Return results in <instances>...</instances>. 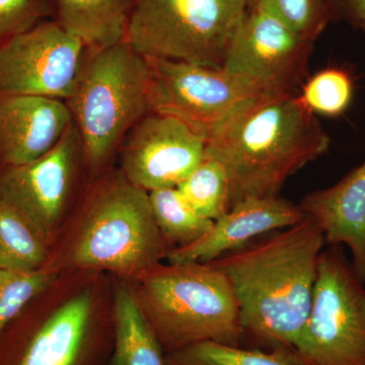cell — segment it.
Returning a JSON list of instances; mask_svg holds the SVG:
<instances>
[{
  "instance_id": "27",
  "label": "cell",
  "mask_w": 365,
  "mask_h": 365,
  "mask_svg": "<svg viewBox=\"0 0 365 365\" xmlns=\"http://www.w3.org/2000/svg\"><path fill=\"white\" fill-rule=\"evenodd\" d=\"M345 2L355 20L365 30V0H345Z\"/></svg>"
},
{
  "instance_id": "12",
  "label": "cell",
  "mask_w": 365,
  "mask_h": 365,
  "mask_svg": "<svg viewBox=\"0 0 365 365\" xmlns=\"http://www.w3.org/2000/svg\"><path fill=\"white\" fill-rule=\"evenodd\" d=\"M228 45L222 68L268 91H294L306 78L313 42L252 2Z\"/></svg>"
},
{
  "instance_id": "21",
  "label": "cell",
  "mask_w": 365,
  "mask_h": 365,
  "mask_svg": "<svg viewBox=\"0 0 365 365\" xmlns=\"http://www.w3.org/2000/svg\"><path fill=\"white\" fill-rule=\"evenodd\" d=\"M165 365H299L292 351L202 342L165 355Z\"/></svg>"
},
{
  "instance_id": "17",
  "label": "cell",
  "mask_w": 365,
  "mask_h": 365,
  "mask_svg": "<svg viewBox=\"0 0 365 365\" xmlns=\"http://www.w3.org/2000/svg\"><path fill=\"white\" fill-rule=\"evenodd\" d=\"M55 21L88 48L125 41L137 0H49Z\"/></svg>"
},
{
  "instance_id": "23",
  "label": "cell",
  "mask_w": 365,
  "mask_h": 365,
  "mask_svg": "<svg viewBox=\"0 0 365 365\" xmlns=\"http://www.w3.org/2000/svg\"><path fill=\"white\" fill-rule=\"evenodd\" d=\"M48 269H0V335L29 304L56 279Z\"/></svg>"
},
{
  "instance_id": "7",
  "label": "cell",
  "mask_w": 365,
  "mask_h": 365,
  "mask_svg": "<svg viewBox=\"0 0 365 365\" xmlns=\"http://www.w3.org/2000/svg\"><path fill=\"white\" fill-rule=\"evenodd\" d=\"M251 0H137L125 42L144 57L222 68Z\"/></svg>"
},
{
  "instance_id": "18",
  "label": "cell",
  "mask_w": 365,
  "mask_h": 365,
  "mask_svg": "<svg viewBox=\"0 0 365 365\" xmlns=\"http://www.w3.org/2000/svg\"><path fill=\"white\" fill-rule=\"evenodd\" d=\"M114 279L115 338L109 365H165V353L126 281Z\"/></svg>"
},
{
  "instance_id": "2",
  "label": "cell",
  "mask_w": 365,
  "mask_h": 365,
  "mask_svg": "<svg viewBox=\"0 0 365 365\" xmlns=\"http://www.w3.org/2000/svg\"><path fill=\"white\" fill-rule=\"evenodd\" d=\"M174 248L158 228L148 192L117 167L91 180L50 247L52 273L100 271L131 282L167 260Z\"/></svg>"
},
{
  "instance_id": "13",
  "label": "cell",
  "mask_w": 365,
  "mask_h": 365,
  "mask_svg": "<svg viewBox=\"0 0 365 365\" xmlns=\"http://www.w3.org/2000/svg\"><path fill=\"white\" fill-rule=\"evenodd\" d=\"M206 139L176 118L148 113L118 150L116 165L146 192L177 188L205 158Z\"/></svg>"
},
{
  "instance_id": "8",
  "label": "cell",
  "mask_w": 365,
  "mask_h": 365,
  "mask_svg": "<svg viewBox=\"0 0 365 365\" xmlns=\"http://www.w3.org/2000/svg\"><path fill=\"white\" fill-rule=\"evenodd\" d=\"M292 353L299 365H365V289L341 246L319 255L311 309Z\"/></svg>"
},
{
  "instance_id": "1",
  "label": "cell",
  "mask_w": 365,
  "mask_h": 365,
  "mask_svg": "<svg viewBox=\"0 0 365 365\" xmlns=\"http://www.w3.org/2000/svg\"><path fill=\"white\" fill-rule=\"evenodd\" d=\"M325 245L321 227L307 215L209 262L234 288L242 347L294 349L311 309Z\"/></svg>"
},
{
  "instance_id": "9",
  "label": "cell",
  "mask_w": 365,
  "mask_h": 365,
  "mask_svg": "<svg viewBox=\"0 0 365 365\" xmlns=\"http://www.w3.org/2000/svg\"><path fill=\"white\" fill-rule=\"evenodd\" d=\"M90 182L73 122L44 155L0 169V195L25 216L49 247L66 227Z\"/></svg>"
},
{
  "instance_id": "19",
  "label": "cell",
  "mask_w": 365,
  "mask_h": 365,
  "mask_svg": "<svg viewBox=\"0 0 365 365\" xmlns=\"http://www.w3.org/2000/svg\"><path fill=\"white\" fill-rule=\"evenodd\" d=\"M50 247L28 220L0 195V269L34 271L47 265Z\"/></svg>"
},
{
  "instance_id": "3",
  "label": "cell",
  "mask_w": 365,
  "mask_h": 365,
  "mask_svg": "<svg viewBox=\"0 0 365 365\" xmlns=\"http://www.w3.org/2000/svg\"><path fill=\"white\" fill-rule=\"evenodd\" d=\"M330 138L294 91H269L245 105L206 141L205 158L222 163L230 209L247 198L280 196L283 185L325 155Z\"/></svg>"
},
{
  "instance_id": "5",
  "label": "cell",
  "mask_w": 365,
  "mask_h": 365,
  "mask_svg": "<svg viewBox=\"0 0 365 365\" xmlns=\"http://www.w3.org/2000/svg\"><path fill=\"white\" fill-rule=\"evenodd\" d=\"M127 283L165 355L202 342L241 346L234 288L211 264H158Z\"/></svg>"
},
{
  "instance_id": "22",
  "label": "cell",
  "mask_w": 365,
  "mask_h": 365,
  "mask_svg": "<svg viewBox=\"0 0 365 365\" xmlns=\"http://www.w3.org/2000/svg\"><path fill=\"white\" fill-rule=\"evenodd\" d=\"M192 208L206 220L215 222L230 210V189L222 163L204 158L177 187Z\"/></svg>"
},
{
  "instance_id": "6",
  "label": "cell",
  "mask_w": 365,
  "mask_h": 365,
  "mask_svg": "<svg viewBox=\"0 0 365 365\" xmlns=\"http://www.w3.org/2000/svg\"><path fill=\"white\" fill-rule=\"evenodd\" d=\"M150 78L148 60L125 41L86 49L66 103L81 138L90 181L116 165L125 136L151 113Z\"/></svg>"
},
{
  "instance_id": "4",
  "label": "cell",
  "mask_w": 365,
  "mask_h": 365,
  "mask_svg": "<svg viewBox=\"0 0 365 365\" xmlns=\"http://www.w3.org/2000/svg\"><path fill=\"white\" fill-rule=\"evenodd\" d=\"M114 338L113 276L62 273L0 335V365H109Z\"/></svg>"
},
{
  "instance_id": "10",
  "label": "cell",
  "mask_w": 365,
  "mask_h": 365,
  "mask_svg": "<svg viewBox=\"0 0 365 365\" xmlns=\"http://www.w3.org/2000/svg\"><path fill=\"white\" fill-rule=\"evenodd\" d=\"M150 111L176 118L207 139L235 113L269 93L223 68L145 57Z\"/></svg>"
},
{
  "instance_id": "11",
  "label": "cell",
  "mask_w": 365,
  "mask_h": 365,
  "mask_svg": "<svg viewBox=\"0 0 365 365\" xmlns=\"http://www.w3.org/2000/svg\"><path fill=\"white\" fill-rule=\"evenodd\" d=\"M88 47L57 21H43L0 47V98L66 101Z\"/></svg>"
},
{
  "instance_id": "25",
  "label": "cell",
  "mask_w": 365,
  "mask_h": 365,
  "mask_svg": "<svg viewBox=\"0 0 365 365\" xmlns=\"http://www.w3.org/2000/svg\"><path fill=\"white\" fill-rule=\"evenodd\" d=\"M268 9L295 33L314 42L323 30L328 0H251Z\"/></svg>"
},
{
  "instance_id": "16",
  "label": "cell",
  "mask_w": 365,
  "mask_h": 365,
  "mask_svg": "<svg viewBox=\"0 0 365 365\" xmlns=\"http://www.w3.org/2000/svg\"><path fill=\"white\" fill-rule=\"evenodd\" d=\"M323 232L326 245H345L352 267L365 283V160L329 188L307 194L299 204Z\"/></svg>"
},
{
  "instance_id": "26",
  "label": "cell",
  "mask_w": 365,
  "mask_h": 365,
  "mask_svg": "<svg viewBox=\"0 0 365 365\" xmlns=\"http://www.w3.org/2000/svg\"><path fill=\"white\" fill-rule=\"evenodd\" d=\"M51 14L49 0H0V47Z\"/></svg>"
},
{
  "instance_id": "20",
  "label": "cell",
  "mask_w": 365,
  "mask_h": 365,
  "mask_svg": "<svg viewBox=\"0 0 365 365\" xmlns=\"http://www.w3.org/2000/svg\"><path fill=\"white\" fill-rule=\"evenodd\" d=\"M148 198L160 232L174 249L198 241L215 222L199 215L178 188L153 190Z\"/></svg>"
},
{
  "instance_id": "24",
  "label": "cell",
  "mask_w": 365,
  "mask_h": 365,
  "mask_svg": "<svg viewBox=\"0 0 365 365\" xmlns=\"http://www.w3.org/2000/svg\"><path fill=\"white\" fill-rule=\"evenodd\" d=\"M353 85L345 71L328 68L318 72L302 88L299 97L314 114L337 116L351 103Z\"/></svg>"
},
{
  "instance_id": "15",
  "label": "cell",
  "mask_w": 365,
  "mask_h": 365,
  "mask_svg": "<svg viewBox=\"0 0 365 365\" xmlns=\"http://www.w3.org/2000/svg\"><path fill=\"white\" fill-rule=\"evenodd\" d=\"M71 124L66 101L35 96L0 98V169L42 157Z\"/></svg>"
},
{
  "instance_id": "14",
  "label": "cell",
  "mask_w": 365,
  "mask_h": 365,
  "mask_svg": "<svg viewBox=\"0 0 365 365\" xmlns=\"http://www.w3.org/2000/svg\"><path fill=\"white\" fill-rule=\"evenodd\" d=\"M306 216L299 205L280 196L245 199L215 220L198 241L173 250L168 263H209L262 235L297 225Z\"/></svg>"
}]
</instances>
